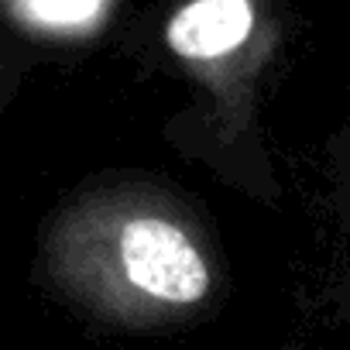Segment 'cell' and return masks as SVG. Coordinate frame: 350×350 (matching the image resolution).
Wrapping results in <instances>:
<instances>
[{
    "mask_svg": "<svg viewBox=\"0 0 350 350\" xmlns=\"http://www.w3.org/2000/svg\"><path fill=\"white\" fill-rule=\"evenodd\" d=\"M62 278L83 285L100 275L154 306H193L210 292V265L200 244L161 213H127L100 237L83 220H66L52 241Z\"/></svg>",
    "mask_w": 350,
    "mask_h": 350,
    "instance_id": "1",
    "label": "cell"
},
{
    "mask_svg": "<svg viewBox=\"0 0 350 350\" xmlns=\"http://www.w3.org/2000/svg\"><path fill=\"white\" fill-rule=\"evenodd\" d=\"M103 0H18V8L42 25H55V28H69L79 25L86 18H93L100 11Z\"/></svg>",
    "mask_w": 350,
    "mask_h": 350,
    "instance_id": "2",
    "label": "cell"
},
{
    "mask_svg": "<svg viewBox=\"0 0 350 350\" xmlns=\"http://www.w3.org/2000/svg\"><path fill=\"white\" fill-rule=\"evenodd\" d=\"M14 76H18V59L11 55V49H0V100H4Z\"/></svg>",
    "mask_w": 350,
    "mask_h": 350,
    "instance_id": "3",
    "label": "cell"
}]
</instances>
